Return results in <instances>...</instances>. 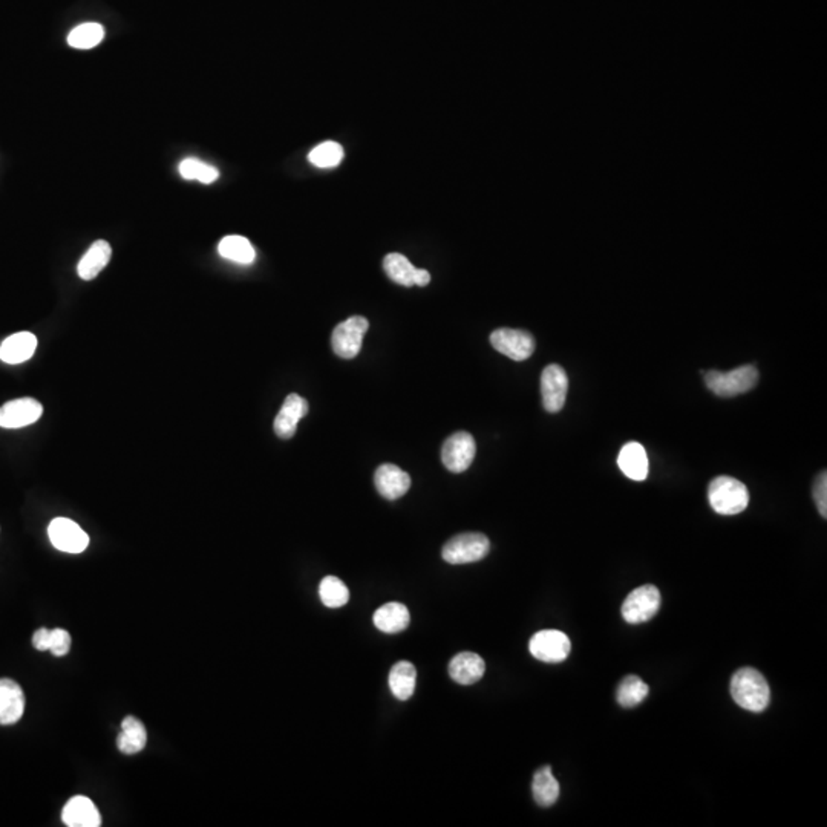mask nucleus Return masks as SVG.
<instances>
[{"instance_id": "nucleus-1", "label": "nucleus", "mask_w": 827, "mask_h": 827, "mask_svg": "<svg viewBox=\"0 0 827 827\" xmlns=\"http://www.w3.org/2000/svg\"><path fill=\"white\" fill-rule=\"evenodd\" d=\"M731 696L743 710L762 712L769 705L771 690L762 673L754 668H742L732 676Z\"/></svg>"}, {"instance_id": "nucleus-2", "label": "nucleus", "mask_w": 827, "mask_h": 827, "mask_svg": "<svg viewBox=\"0 0 827 827\" xmlns=\"http://www.w3.org/2000/svg\"><path fill=\"white\" fill-rule=\"evenodd\" d=\"M708 499L719 515L742 514L749 505V492L742 481L720 475L712 479L708 488Z\"/></svg>"}, {"instance_id": "nucleus-3", "label": "nucleus", "mask_w": 827, "mask_h": 827, "mask_svg": "<svg viewBox=\"0 0 827 827\" xmlns=\"http://www.w3.org/2000/svg\"><path fill=\"white\" fill-rule=\"evenodd\" d=\"M758 382V371L752 365L732 369L729 373L710 371L705 374V384L719 397H736L749 393Z\"/></svg>"}, {"instance_id": "nucleus-4", "label": "nucleus", "mask_w": 827, "mask_h": 827, "mask_svg": "<svg viewBox=\"0 0 827 827\" xmlns=\"http://www.w3.org/2000/svg\"><path fill=\"white\" fill-rule=\"evenodd\" d=\"M490 543L483 534H461L444 544L441 556L450 564H470L488 556Z\"/></svg>"}, {"instance_id": "nucleus-5", "label": "nucleus", "mask_w": 827, "mask_h": 827, "mask_svg": "<svg viewBox=\"0 0 827 827\" xmlns=\"http://www.w3.org/2000/svg\"><path fill=\"white\" fill-rule=\"evenodd\" d=\"M661 593L655 585H642L631 591L622 604V618L633 626L656 616L661 609Z\"/></svg>"}, {"instance_id": "nucleus-6", "label": "nucleus", "mask_w": 827, "mask_h": 827, "mask_svg": "<svg viewBox=\"0 0 827 827\" xmlns=\"http://www.w3.org/2000/svg\"><path fill=\"white\" fill-rule=\"evenodd\" d=\"M368 327L369 322L364 316H351L345 322L339 323L331 334L334 353L342 358H356L362 349V342Z\"/></svg>"}, {"instance_id": "nucleus-7", "label": "nucleus", "mask_w": 827, "mask_h": 827, "mask_svg": "<svg viewBox=\"0 0 827 827\" xmlns=\"http://www.w3.org/2000/svg\"><path fill=\"white\" fill-rule=\"evenodd\" d=\"M532 656L545 664H560L571 655V639L558 630L538 631L529 642Z\"/></svg>"}, {"instance_id": "nucleus-8", "label": "nucleus", "mask_w": 827, "mask_h": 827, "mask_svg": "<svg viewBox=\"0 0 827 827\" xmlns=\"http://www.w3.org/2000/svg\"><path fill=\"white\" fill-rule=\"evenodd\" d=\"M490 343L498 353L515 362H523L535 351V339L523 330L498 329L490 334Z\"/></svg>"}, {"instance_id": "nucleus-9", "label": "nucleus", "mask_w": 827, "mask_h": 827, "mask_svg": "<svg viewBox=\"0 0 827 827\" xmlns=\"http://www.w3.org/2000/svg\"><path fill=\"white\" fill-rule=\"evenodd\" d=\"M477 454L475 439L469 432H457L446 440L441 450V461L452 474H461L470 468Z\"/></svg>"}, {"instance_id": "nucleus-10", "label": "nucleus", "mask_w": 827, "mask_h": 827, "mask_svg": "<svg viewBox=\"0 0 827 827\" xmlns=\"http://www.w3.org/2000/svg\"><path fill=\"white\" fill-rule=\"evenodd\" d=\"M51 544L66 553H81L89 545V536L80 525L68 518H56L48 527Z\"/></svg>"}, {"instance_id": "nucleus-11", "label": "nucleus", "mask_w": 827, "mask_h": 827, "mask_svg": "<svg viewBox=\"0 0 827 827\" xmlns=\"http://www.w3.org/2000/svg\"><path fill=\"white\" fill-rule=\"evenodd\" d=\"M569 391V377L560 365L552 364L545 367L541 376V395L547 413H560L564 408Z\"/></svg>"}, {"instance_id": "nucleus-12", "label": "nucleus", "mask_w": 827, "mask_h": 827, "mask_svg": "<svg viewBox=\"0 0 827 827\" xmlns=\"http://www.w3.org/2000/svg\"><path fill=\"white\" fill-rule=\"evenodd\" d=\"M43 414V406L36 399H15L0 408V428L19 429L36 423Z\"/></svg>"}, {"instance_id": "nucleus-13", "label": "nucleus", "mask_w": 827, "mask_h": 827, "mask_svg": "<svg viewBox=\"0 0 827 827\" xmlns=\"http://www.w3.org/2000/svg\"><path fill=\"white\" fill-rule=\"evenodd\" d=\"M384 268L388 278L404 287L419 285L424 287L431 283V274L426 270L414 267L409 259L400 253H389L384 259Z\"/></svg>"}, {"instance_id": "nucleus-14", "label": "nucleus", "mask_w": 827, "mask_h": 827, "mask_svg": "<svg viewBox=\"0 0 827 827\" xmlns=\"http://www.w3.org/2000/svg\"><path fill=\"white\" fill-rule=\"evenodd\" d=\"M374 483L378 494L386 499H397L404 497L411 488V477L408 472L400 469L395 464L385 463L378 466L374 475Z\"/></svg>"}, {"instance_id": "nucleus-15", "label": "nucleus", "mask_w": 827, "mask_h": 827, "mask_svg": "<svg viewBox=\"0 0 827 827\" xmlns=\"http://www.w3.org/2000/svg\"><path fill=\"white\" fill-rule=\"evenodd\" d=\"M25 694L11 679H0V725H14L25 712Z\"/></svg>"}, {"instance_id": "nucleus-16", "label": "nucleus", "mask_w": 827, "mask_h": 827, "mask_svg": "<svg viewBox=\"0 0 827 827\" xmlns=\"http://www.w3.org/2000/svg\"><path fill=\"white\" fill-rule=\"evenodd\" d=\"M308 414L307 400L298 395V394H290L283 408L279 411L276 419H274V432L279 439H292L296 434L298 423Z\"/></svg>"}, {"instance_id": "nucleus-17", "label": "nucleus", "mask_w": 827, "mask_h": 827, "mask_svg": "<svg viewBox=\"0 0 827 827\" xmlns=\"http://www.w3.org/2000/svg\"><path fill=\"white\" fill-rule=\"evenodd\" d=\"M61 820L70 827H98L101 815L96 804L85 795H76L66 803Z\"/></svg>"}, {"instance_id": "nucleus-18", "label": "nucleus", "mask_w": 827, "mask_h": 827, "mask_svg": "<svg viewBox=\"0 0 827 827\" xmlns=\"http://www.w3.org/2000/svg\"><path fill=\"white\" fill-rule=\"evenodd\" d=\"M37 348V338L30 331L15 333L0 345V360L8 365L23 364L30 360Z\"/></svg>"}, {"instance_id": "nucleus-19", "label": "nucleus", "mask_w": 827, "mask_h": 827, "mask_svg": "<svg viewBox=\"0 0 827 827\" xmlns=\"http://www.w3.org/2000/svg\"><path fill=\"white\" fill-rule=\"evenodd\" d=\"M486 664L477 653L464 651L450 662V676L460 685H474L485 676Z\"/></svg>"}, {"instance_id": "nucleus-20", "label": "nucleus", "mask_w": 827, "mask_h": 827, "mask_svg": "<svg viewBox=\"0 0 827 827\" xmlns=\"http://www.w3.org/2000/svg\"><path fill=\"white\" fill-rule=\"evenodd\" d=\"M619 469L630 479L644 481L648 475V457L641 443H627L618 457Z\"/></svg>"}, {"instance_id": "nucleus-21", "label": "nucleus", "mask_w": 827, "mask_h": 827, "mask_svg": "<svg viewBox=\"0 0 827 827\" xmlns=\"http://www.w3.org/2000/svg\"><path fill=\"white\" fill-rule=\"evenodd\" d=\"M112 248L107 241H96L92 244L89 250L81 257L80 263L77 265V273L83 281H92L100 274L109 261H111Z\"/></svg>"}, {"instance_id": "nucleus-22", "label": "nucleus", "mask_w": 827, "mask_h": 827, "mask_svg": "<svg viewBox=\"0 0 827 827\" xmlns=\"http://www.w3.org/2000/svg\"><path fill=\"white\" fill-rule=\"evenodd\" d=\"M409 619L411 616H409L408 607L400 602H388L374 613V626L388 635H395V633L406 630Z\"/></svg>"}, {"instance_id": "nucleus-23", "label": "nucleus", "mask_w": 827, "mask_h": 827, "mask_svg": "<svg viewBox=\"0 0 827 827\" xmlns=\"http://www.w3.org/2000/svg\"><path fill=\"white\" fill-rule=\"evenodd\" d=\"M146 743L147 732L143 721L138 720L134 716L125 717V720L122 721V732L116 739L118 749L123 754L134 756V754L142 752L146 747Z\"/></svg>"}, {"instance_id": "nucleus-24", "label": "nucleus", "mask_w": 827, "mask_h": 827, "mask_svg": "<svg viewBox=\"0 0 827 827\" xmlns=\"http://www.w3.org/2000/svg\"><path fill=\"white\" fill-rule=\"evenodd\" d=\"M417 670L408 661H400L389 671L388 683L395 699L408 701L415 692Z\"/></svg>"}, {"instance_id": "nucleus-25", "label": "nucleus", "mask_w": 827, "mask_h": 827, "mask_svg": "<svg viewBox=\"0 0 827 827\" xmlns=\"http://www.w3.org/2000/svg\"><path fill=\"white\" fill-rule=\"evenodd\" d=\"M532 792H534L535 802L541 807H550L555 804L556 800L560 797V783L553 777L552 767H541L535 772Z\"/></svg>"}, {"instance_id": "nucleus-26", "label": "nucleus", "mask_w": 827, "mask_h": 827, "mask_svg": "<svg viewBox=\"0 0 827 827\" xmlns=\"http://www.w3.org/2000/svg\"><path fill=\"white\" fill-rule=\"evenodd\" d=\"M218 252L222 257L237 264H252L256 257V252L247 237L237 235L222 237Z\"/></svg>"}, {"instance_id": "nucleus-27", "label": "nucleus", "mask_w": 827, "mask_h": 827, "mask_svg": "<svg viewBox=\"0 0 827 827\" xmlns=\"http://www.w3.org/2000/svg\"><path fill=\"white\" fill-rule=\"evenodd\" d=\"M648 692L650 688L646 682L642 681L641 677L630 674L620 681L616 692V701L624 708H633L646 701Z\"/></svg>"}, {"instance_id": "nucleus-28", "label": "nucleus", "mask_w": 827, "mask_h": 827, "mask_svg": "<svg viewBox=\"0 0 827 827\" xmlns=\"http://www.w3.org/2000/svg\"><path fill=\"white\" fill-rule=\"evenodd\" d=\"M319 596L323 606L330 609H339L347 606L349 600V591L347 585L336 576H325L319 585Z\"/></svg>"}, {"instance_id": "nucleus-29", "label": "nucleus", "mask_w": 827, "mask_h": 827, "mask_svg": "<svg viewBox=\"0 0 827 827\" xmlns=\"http://www.w3.org/2000/svg\"><path fill=\"white\" fill-rule=\"evenodd\" d=\"M105 39V28L98 23H83L70 33L68 43L77 50H91Z\"/></svg>"}, {"instance_id": "nucleus-30", "label": "nucleus", "mask_w": 827, "mask_h": 827, "mask_svg": "<svg viewBox=\"0 0 827 827\" xmlns=\"http://www.w3.org/2000/svg\"><path fill=\"white\" fill-rule=\"evenodd\" d=\"M308 160L316 167H336L343 160V147L336 142H325L310 152Z\"/></svg>"}, {"instance_id": "nucleus-31", "label": "nucleus", "mask_w": 827, "mask_h": 827, "mask_svg": "<svg viewBox=\"0 0 827 827\" xmlns=\"http://www.w3.org/2000/svg\"><path fill=\"white\" fill-rule=\"evenodd\" d=\"M180 173L186 180H198L202 184H210L217 181L219 177V172L213 166H209L206 163L195 160V158H187L180 164Z\"/></svg>"}, {"instance_id": "nucleus-32", "label": "nucleus", "mask_w": 827, "mask_h": 827, "mask_svg": "<svg viewBox=\"0 0 827 827\" xmlns=\"http://www.w3.org/2000/svg\"><path fill=\"white\" fill-rule=\"evenodd\" d=\"M71 650V635L63 628H54L50 630V641H48V651H51L54 656H66Z\"/></svg>"}, {"instance_id": "nucleus-33", "label": "nucleus", "mask_w": 827, "mask_h": 827, "mask_svg": "<svg viewBox=\"0 0 827 827\" xmlns=\"http://www.w3.org/2000/svg\"><path fill=\"white\" fill-rule=\"evenodd\" d=\"M813 498L817 503L818 512L822 518L827 516V477L826 472H822L815 479L813 485Z\"/></svg>"}, {"instance_id": "nucleus-34", "label": "nucleus", "mask_w": 827, "mask_h": 827, "mask_svg": "<svg viewBox=\"0 0 827 827\" xmlns=\"http://www.w3.org/2000/svg\"><path fill=\"white\" fill-rule=\"evenodd\" d=\"M48 641H50L48 628H39L33 636V646H36V650L48 651Z\"/></svg>"}]
</instances>
